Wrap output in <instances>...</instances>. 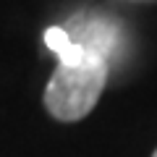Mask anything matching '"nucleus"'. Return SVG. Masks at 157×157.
<instances>
[{
	"label": "nucleus",
	"instance_id": "nucleus-1",
	"mask_svg": "<svg viewBox=\"0 0 157 157\" xmlns=\"http://www.w3.org/2000/svg\"><path fill=\"white\" fill-rule=\"evenodd\" d=\"M107 84V63L86 50L73 63H58L45 86V107L55 121L76 123L94 110Z\"/></svg>",
	"mask_w": 157,
	"mask_h": 157
},
{
	"label": "nucleus",
	"instance_id": "nucleus-2",
	"mask_svg": "<svg viewBox=\"0 0 157 157\" xmlns=\"http://www.w3.org/2000/svg\"><path fill=\"white\" fill-rule=\"evenodd\" d=\"M68 37L81 45L84 50L100 55L105 63H110L113 55H118L121 50V39L123 32L113 18L107 16H97V13H81L71 21V29H66Z\"/></svg>",
	"mask_w": 157,
	"mask_h": 157
},
{
	"label": "nucleus",
	"instance_id": "nucleus-3",
	"mask_svg": "<svg viewBox=\"0 0 157 157\" xmlns=\"http://www.w3.org/2000/svg\"><path fill=\"white\" fill-rule=\"evenodd\" d=\"M152 157H157V149H155V155H152Z\"/></svg>",
	"mask_w": 157,
	"mask_h": 157
}]
</instances>
